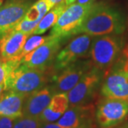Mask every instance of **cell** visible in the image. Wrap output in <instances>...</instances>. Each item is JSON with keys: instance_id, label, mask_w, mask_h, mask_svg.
<instances>
[{"instance_id": "27", "label": "cell", "mask_w": 128, "mask_h": 128, "mask_svg": "<svg viewBox=\"0 0 128 128\" xmlns=\"http://www.w3.org/2000/svg\"><path fill=\"white\" fill-rule=\"evenodd\" d=\"M76 2V0H65V3H66V6L72 4L73 3H75Z\"/></svg>"}, {"instance_id": "15", "label": "cell", "mask_w": 128, "mask_h": 128, "mask_svg": "<svg viewBox=\"0 0 128 128\" xmlns=\"http://www.w3.org/2000/svg\"><path fill=\"white\" fill-rule=\"evenodd\" d=\"M26 96L12 91H6L0 98V116L16 119L23 116Z\"/></svg>"}, {"instance_id": "19", "label": "cell", "mask_w": 128, "mask_h": 128, "mask_svg": "<svg viewBox=\"0 0 128 128\" xmlns=\"http://www.w3.org/2000/svg\"><path fill=\"white\" fill-rule=\"evenodd\" d=\"M42 122L39 118L22 116L15 119L12 128H41Z\"/></svg>"}, {"instance_id": "3", "label": "cell", "mask_w": 128, "mask_h": 128, "mask_svg": "<svg viewBox=\"0 0 128 128\" xmlns=\"http://www.w3.org/2000/svg\"><path fill=\"white\" fill-rule=\"evenodd\" d=\"M108 70L101 85V94L128 102V46Z\"/></svg>"}, {"instance_id": "12", "label": "cell", "mask_w": 128, "mask_h": 128, "mask_svg": "<svg viewBox=\"0 0 128 128\" xmlns=\"http://www.w3.org/2000/svg\"><path fill=\"white\" fill-rule=\"evenodd\" d=\"M56 123L64 128H95L93 107L90 104L69 107Z\"/></svg>"}, {"instance_id": "21", "label": "cell", "mask_w": 128, "mask_h": 128, "mask_svg": "<svg viewBox=\"0 0 128 128\" xmlns=\"http://www.w3.org/2000/svg\"><path fill=\"white\" fill-rule=\"evenodd\" d=\"M43 16L41 15L39 10L37 9V7L34 4H32L30 9L28 10L27 13L26 14L24 18L26 20L29 22H34L36 20H41Z\"/></svg>"}, {"instance_id": "23", "label": "cell", "mask_w": 128, "mask_h": 128, "mask_svg": "<svg viewBox=\"0 0 128 128\" xmlns=\"http://www.w3.org/2000/svg\"><path fill=\"white\" fill-rule=\"evenodd\" d=\"M41 128H64L60 126L58 124L54 122H43Z\"/></svg>"}, {"instance_id": "17", "label": "cell", "mask_w": 128, "mask_h": 128, "mask_svg": "<svg viewBox=\"0 0 128 128\" xmlns=\"http://www.w3.org/2000/svg\"><path fill=\"white\" fill-rule=\"evenodd\" d=\"M66 6H67L64 2L50 9V11H48L45 14V16L41 18L33 34L41 35L47 32V30H48L50 28L53 27L57 22L60 16L63 13Z\"/></svg>"}, {"instance_id": "16", "label": "cell", "mask_w": 128, "mask_h": 128, "mask_svg": "<svg viewBox=\"0 0 128 128\" xmlns=\"http://www.w3.org/2000/svg\"><path fill=\"white\" fill-rule=\"evenodd\" d=\"M68 108L69 101L67 94H55L49 105L42 112L39 119L42 122H54L58 121Z\"/></svg>"}, {"instance_id": "2", "label": "cell", "mask_w": 128, "mask_h": 128, "mask_svg": "<svg viewBox=\"0 0 128 128\" xmlns=\"http://www.w3.org/2000/svg\"><path fill=\"white\" fill-rule=\"evenodd\" d=\"M50 78V69L33 68L20 64L6 78V91L14 92L27 97L47 86Z\"/></svg>"}, {"instance_id": "18", "label": "cell", "mask_w": 128, "mask_h": 128, "mask_svg": "<svg viewBox=\"0 0 128 128\" xmlns=\"http://www.w3.org/2000/svg\"><path fill=\"white\" fill-rule=\"evenodd\" d=\"M49 37H50V35L43 36H40V35L32 34L31 36H29L25 42L19 54L12 61H14V62H16L18 64H21V60L23 59L24 57L29 54L33 50L36 49L37 48H38L43 44H44L49 38Z\"/></svg>"}, {"instance_id": "29", "label": "cell", "mask_w": 128, "mask_h": 128, "mask_svg": "<svg viewBox=\"0 0 128 128\" xmlns=\"http://www.w3.org/2000/svg\"><path fill=\"white\" fill-rule=\"evenodd\" d=\"M3 4V0H0V6Z\"/></svg>"}, {"instance_id": "9", "label": "cell", "mask_w": 128, "mask_h": 128, "mask_svg": "<svg viewBox=\"0 0 128 128\" xmlns=\"http://www.w3.org/2000/svg\"><path fill=\"white\" fill-rule=\"evenodd\" d=\"M128 114V102L105 98L96 110V120L100 128H113L122 123Z\"/></svg>"}, {"instance_id": "24", "label": "cell", "mask_w": 128, "mask_h": 128, "mask_svg": "<svg viewBox=\"0 0 128 128\" xmlns=\"http://www.w3.org/2000/svg\"><path fill=\"white\" fill-rule=\"evenodd\" d=\"M46 2L48 3V4L49 5L50 9H52L57 5L64 3L65 0H46Z\"/></svg>"}, {"instance_id": "14", "label": "cell", "mask_w": 128, "mask_h": 128, "mask_svg": "<svg viewBox=\"0 0 128 128\" xmlns=\"http://www.w3.org/2000/svg\"><path fill=\"white\" fill-rule=\"evenodd\" d=\"M29 35L23 32L12 30L0 38V54L7 62L19 54Z\"/></svg>"}, {"instance_id": "11", "label": "cell", "mask_w": 128, "mask_h": 128, "mask_svg": "<svg viewBox=\"0 0 128 128\" xmlns=\"http://www.w3.org/2000/svg\"><path fill=\"white\" fill-rule=\"evenodd\" d=\"M30 0H6L0 6V38L13 30L32 6Z\"/></svg>"}, {"instance_id": "4", "label": "cell", "mask_w": 128, "mask_h": 128, "mask_svg": "<svg viewBox=\"0 0 128 128\" xmlns=\"http://www.w3.org/2000/svg\"><path fill=\"white\" fill-rule=\"evenodd\" d=\"M120 35L108 34L93 37L90 57L94 67L105 72L113 65L124 47L123 38Z\"/></svg>"}, {"instance_id": "26", "label": "cell", "mask_w": 128, "mask_h": 128, "mask_svg": "<svg viewBox=\"0 0 128 128\" xmlns=\"http://www.w3.org/2000/svg\"><path fill=\"white\" fill-rule=\"evenodd\" d=\"M6 92V84L4 83H0V98Z\"/></svg>"}, {"instance_id": "10", "label": "cell", "mask_w": 128, "mask_h": 128, "mask_svg": "<svg viewBox=\"0 0 128 128\" xmlns=\"http://www.w3.org/2000/svg\"><path fill=\"white\" fill-rule=\"evenodd\" d=\"M62 40L50 35L49 38L44 44L24 57L21 64L33 68L50 69L60 49Z\"/></svg>"}, {"instance_id": "28", "label": "cell", "mask_w": 128, "mask_h": 128, "mask_svg": "<svg viewBox=\"0 0 128 128\" xmlns=\"http://www.w3.org/2000/svg\"><path fill=\"white\" fill-rule=\"evenodd\" d=\"M113 128H128V123H124L122 124H121V125H120V126H116V127H114Z\"/></svg>"}, {"instance_id": "5", "label": "cell", "mask_w": 128, "mask_h": 128, "mask_svg": "<svg viewBox=\"0 0 128 128\" xmlns=\"http://www.w3.org/2000/svg\"><path fill=\"white\" fill-rule=\"evenodd\" d=\"M91 6L92 4L82 5L76 2L67 6L52 27L50 35L61 39L75 35L76 32L85 20Z\"/></svg>"}, {"instance_id": "20", "label": "cell", "mask_w": 128, "mask_h": 128, "mask_svg": "<svg viewBox=\"0 0 128 128\" xmlns=\"http://www.w3.org/2000/svg\"><path fill=\"white\" fill-rule=\"evenodd\" d=\"M41 20H36L34 22H29L23 18L19 23L15 26L14 30L17 32H23L24 34H26L28 35L31 36L33 34L34 30L36 28L38 24Z\"/></svg>"}, {"instance_id": "6", "label": "cell", "mask_w": 128, "mask_h": 128, "mask_svg": "<svg viewBox=\"0 0 128 128\" xmlns=\"http://www.w3.org/2000/svg\"><path fill=\"white\" fill-rule=\"evenodd\" d=\"M104 71L92 67L72 90L67 93L69 107L90 104V101L102 84Z\"/></svg>"}, {"instance_id": "1", "label": "cell", "mask_w": 128, "mask_h": 128, "mask_svg": "<svg viewBox=\"0 0 128 128\" xmlns=\"http://www.w3.org/2000/svg\"><path fill=\"white\" fill-rule=\"evenodd\" d=\"M125 28V16L118 8L105 2H95L75 35L82 34L91 36L120 35L124 32Z\"/></svg>"}, {"instance_id": "8", "label": "cell", "mask_w": 128, "mask_h": 128, "mask_svg": "<svg viewBox=\"0 0 128 128\" xmlns=\"http://www.w3.org/2000/svg\"><path fill=\"white\" fill-rule=\"evenodd\" d=\"M92 67L93 65L90 60L86 58L79 60L52 76L50 87L55 94H67Z\"/></svg>"}, {"instance_id": "22", "label": "cell", "mask_w": 128, "mask_h": 128, "mask_svg": "<svg viewBox=\"0 0 128 128\" xmlns=\"http://www.w3.org/2000/svg\"><path fill=\"white\" fill-rule=\"evenodd\" d=\"M14 120V118L0 116V128H12Z\"/></svg>"}, {"instance_id": "7", "label": "cell", "mask_w": 128, "mask_h": 128, "mask_svg": "<svg viewBox=\"0 0 128 128\" xmlns=\"http://www.w3.org/2000/svg\"><path fill=\"white\" fill-rule=\"evenodd\" d=\"M93 37L82 34L73 38L56 55L53 64L54 71L58 72L79 60L90 57Z\"/></svg>"}, {"instance_id": "25", "label": "cell", "mask_w": 128, "mask_h": 128, "mask_svg": "<svg viewBox=\"0 0 128 128\" xmlns=\"http://www.w3.org/2000/svg\"><path fill=\"white\" fill-rule=\"evenodd\" d=\"M76 3L82 5H91L95 3L96 0H76Z\"/></svg>"}, {"instance_id": "13", "label": "cell", "mask_w": 128, "mask_h": 128, "mask_svg": "<svg viewBox=\"0 0 128 128\" xmlns=\"http://www.w3.org/2000/svg\"><path fill=\"white\" fill-rule=\"evenodd\" d=\"M54 95L52 88L50 85H47L28 96L24 103V116L39 118Z\"/></svg>"}]
</instances>
